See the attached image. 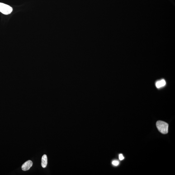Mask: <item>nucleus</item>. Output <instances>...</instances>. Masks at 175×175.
<instances>
[{"label":"nucleus","instance_id":"obj_1","mask_svg":"<svg viewBox=\"0 0 175 175\" xmlns=\"http://www.w3.org/2000/svg\"><path fill=\"white\" fill-rule=\"evenodd\" d=\"M156 126L158 130L163 134L168 133V124L164 121H158L156 123Z\"/></svg>","mask_w":175,"mask_h":175},{"label":"nucleus","instance_id":"obj_2","mask_svg":"<svg viewBox=\"0 0 175 175\" xmlns=\"http://www.w3.org/2000/svg\"><path fill=\"white\" fill-rule=\"evenodd\" d=\"M13 11V9L11 6L5 4L0 3V12L5 15L11 14Z\"/></svg>","mask_w":175,"mask_h":175},{"label":"nucleus","instance_id":"obj_3","mask_svg":"<svg viewBox=\"0 0 175 175\" xmlns=\"http://www.w3.org/2000/svg\"><path fill=\"white\" fill-rule=\"evenodd\" d=\"M33 164V162L29 160L25 162L21 166V169L23 171H26L30 169L31 167L32 166Z\"/></svg>","mask_w":175,"mask_h":175},{"label":"nucleus","instance_id":"obj_4","mask_svg":"<svg viewBox=\"0 0 175 175\" xmlns=\"http://www.w3.org/2000/svg\"><path fill=\"white\" fill-rule=\"evenodd\" d=\"M166 82L164 79H162L161 80L157 81L156 83V86L157 88H160L161 87H164L165 85Z\"/></svg>","mask_w":175,"mask_h":175},{"label":"nucleus","instance_id":"obj_5","mask_svg":"<svg viewBox=\"0 0 175 175\" xmlns=\"http://www.w3.org/2000/svg\"><path fill=\"white\" fill-rule=\"evenodd\" d=\"M47 164V158L46 155H44L42 157L41 165L43 168L46 167Z\"/></svg>","mask_w":175,"mask_h":175},{"label":"nucleus","instance_id":"obj_6","mask_svg":"<svg viewBox=\"0 0 175 175\" xmlns=\"http://www.w3.org/2000/svg\"><path fill=\"white\" fill-rule=\"evenodd\" d=\"M112 164L114 165L115 166H117L119 164V162L118 161H114L112 162Z\"/></svg>","mask_w":175,"mask_h":175},{"label":"nucleus","instance_id":"obj_7","mask_svg":"<svg viewBox=\"0 0 175 175\" xmlns=\"http://www.w3.org/2000/svg\"><path fill=\"white\" fill-rule=\"evenodd\" d=\"M119 159L120 160V161L124 159V157L123 156L122 154H120L119 155Z\"/></svg>","mask_w":175,"mask_h":175}]
</instances>
